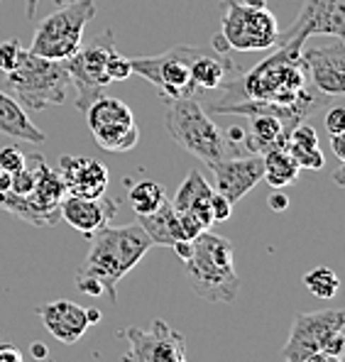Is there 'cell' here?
Here are the masks:
<instances>
[{"instance_id":"obj_1","label":"cell","mask_w":345,"mask_h":362,"mask_svg":"<svg viewBox=\"0 0 345 362\" xmlns=\"http://www.w3.org/2000/svg\"><path fill=\"white\" fill-rule=\"evenodd\" d=\"M216 90L218 93L211 100V113H223L228 105L250 98L291 108L304 120L321 110L331 98L309 83L299 45L277 47V52L262 64L250 71H242L240 76L230 78Z\"/></svg>"},{"instance_id":"obj_2","label":"cell","mask_w":345,"mask_h":362,"mask_svg":"<svg viewBox=\"0 0 345 362\" xmlns=\"http://www.w3.org/2000/svg\"><path fill=\"white\" fill-rule=\"evenodd\" d=\"M86 262L76 272L78 291L98 299H110L118 303V284L120 279L137 267L142 257L150 252L152 243L140 226H120L103 228L91 238Z\"/></svg>"},{"instance_id":"obj_3","label":"cell","mask_w":345,"mask_h":362,"mask_svg":"<svg viewBox=\"0 0 345 362\" xmlns=\"http://www.w3.org/2000/svg\"><path fill=\"white\" fill-rule=\"evenodd\" d=\"M191 257L184 262L189 289L209 303H233L240 291V276L233 264V245L218 233L204 230L194 238Z\"/></svg>"},{"instance_id":"obj_4","label":"cell","mask_w":345,"mask_h":362,"mask_svg":"<svg viewBox=\"0 0 345 362\" xmlns=\"http://www.w3.org/2000/svg\"><path fill=\"white\" fill-rule=\"evenodd\" d=\"M169 108L164 115V125L167 132L174 137L182 150L194 154L204 164L221 162L226 157H235V147L228 142L223 127L211 118L199 103L196 95H187V98H174L167 100Z\"/></svg>"},{"instance_id":"obj_5","label":"cell","mask_w":345,"mask_h":362,"mask_svg":"<svg viewBox=\"0 0 345 362\" xmlns=\"http://www.w3.org/2000/svg\"><path fill=\"white\" fill-rule=\"evenodd\" d=\"M5 90L25 110H45L62 105L69 95V74L62 62H52L20 49L18 64L5 74Z\"/></svg>"},{"instance_id":"obj_6","label":"cell","mask_w":345,"mask_h":362,"mask_svg":"<svg viewBox=\"0 0 345 362\" xmlns=\"http://www.w3.org/2000/svg\"><path fill=\"white\" fill-rule=\"evenodd\" d=\"M95 18L93 0H76L62 5L57 13L47 15L35 30L32 45L28 49L37 57L52 62H64L78 52L83 45V30Z\"/></svg>"},{"instance_id":"obj_7","label":"cell","mask_w":345,"mask_h":362,"mask_svg":"<svg viewBox=\"0 0 345 362\" xmlns=\"http://www.w3.org/2000/svg\"><path fill=\"white\" fill-rule=\"evenodd\" d=\"M345 345V311L326 308V311L299 313L294 318L289 340L284 345V362H304L314 353L343 355Z\"/></svg>"},{"instance_id":"obj_8","label":"cell","mask_w":345,"mask_h":362,"mask_svg":"<svg viewBox=\"0 0 345 362\" xmlns=\"http://www.w3.org/2000/svg\"><path fill=\"white\" fill-rule=\"evenodd\" d=\"M199 45H177L172 49L162 52L155 57H135L130 59L132 74L147 78L162 98H187V95H196L199 88L191 81L189 64L194 59Z\"/></svg>"},{"instance_id":"obj_9","label":"cell","mask_w":345,"mask_h":362,"mask_svg":"<svg viewBox=\"0 0 345 362\" xmlns=\"http://www.w3.org/2000/svg\"><path fill=\"white\" fill-rule=\"evenodd\" d=\"M113 47V30H105L98 37H93L88 45L78 47V52L74 57L62 62L69 74V83H74V88H76L78 110H86L93 100H98L103 95V88L110 86L108 76H105V59H108Z\"/></svg>"},{"instance_id":"obj_10","label":"cell","mask_w":345,"mask_h":362,"mask_svg":"<svg viewBox=\"0 0 345 362\" xmlns=\"http://www.w3.org/2000/svg\"><path fill=\"white\" fill-rule=\"evenodd\" d=\"M279 20L267 8H247L226 0L223 13V40L233 52H264L277 45Z\"/></svg>"},{"instance_id":"obj_11","label":"cell","mask_w":345,"mask_h":362,"mask_svg":"<svg viewBox=\"0 0 345 362\" xmlns=\"http://www.w3.org/2000/svg\"><path fill=\"white\" fill-rule=\"evenodd\" d=\"M86 122L95 145L105 152H130L140 140V127L135 122L130 105L120 98L100 95L86 110Z\"/></svg>"},{"instance_id":"obj_12","label":"cell","mask_w":345,"mask_h":362,"mask_svg":"<svg viewBox=\"0 0 345 362\" xmlns=\"http://www.w3.org/2000/svg\"><path fill=\"white\" fill-rule=\"evenodd\" d=\"M316 35L345 40V0H304L294 25L279 32L274 47H304V42Z\"/></svg>"},{"instance_id":"obj_13","label":"cell","mask_w":345,"mask_h":362,"mask_svg":"<svg viewBox=\"0 0 345 362\" xmlns=\"http://www.w3.org/2000/svg\"><path fill=\"white\" fill-rule=\"evenodd\" d=\"M120 338L130 343V353L120 362H184L187 360V340L179 331L169 328L164 321L152 323L150 331L137 326L118 331Z\"/></svg>"},{"instance_id":"obj_14","label":"cell","mask_w":345,"mask_h":362,"mask_svg":"<svg viewBox=\"0 0 345 362\" xmlns=\"http://www.w3.org/2000/svg\"><path fill=\"white\" fill-rule=\"evenodd\" d=\"M301 62L311 86L331 98H341L345 93V40L331 37L326 45H314L306 49L301 47Z\"/></svg>"},{"instance_id":"obj_15","label":"cell","mask_w":345,"mask_h":362,"mask_svg":"<svg viewBox=\"0 0 345 362\" xmlns=\"http://www.w3.org/2000/svg\"><path fill=\"white\" fill-rule=\"evenodd\" d=\"M211 174H214V191L221 194L223 199H228L233 206L252 191L255 186L262 181L264 164L262 154L247 152V154H235V157H226L221 162L209 164Z\"/></svg>"},{"instance_id":"obj_16","label":"cell","mask_w":345,"mask_h":362,"mask_svg":"<svg viewBox=\"0 0 345 362\" xmlns=\"http://www.w3.org/2000/svg\"><path fill=\"white\" fill-rule=\"evenodd\" d=\"M62 221L69 223L76 233H81L86 240H91L98 230L110 226L115 216H118V204L113 199H81V196L66 194L59 204Z\"/></svg>"},{"instance_id":"obj_17","label":"cell","mask_w":345,"mask_h":362,"mask_svg":"<svg viewBox=\"0 0 345 362\" xmlns=\"http://www.w3.org/2000/svg\"><path fill=\"white\" fill-rule=\"evenodd\" d=\"M59 177L66 186V194L81 196V199H98L108 189V169L98 159L88 157H59Z\"/></svg>"},{"instance_id":"obj_18","label":"cell","mask_w":345,"mask_h":362,"mask_svg":"<svg viewBox=\"0 0 345 362\" xmlns=\"http://www.w3.org/2000/svg\"><path fill=\"white\" fill-rule=\"evenodd\" d=\"M37 316L42 318V323L52 333V338H57L64 345L78 343L83 338V333L88 331L86 308L78 306L76 301L57 299L42 303V306H37Z\"/></svg>"},{"instance_id":"obj_19","label":"cell","mask_w":345,"mask_h":362,"mask_svg":"<svg viewBox=\"0 0 345 362\" xmlns=\"http://www.w3.org/2000/svg\"><path fill=\"white\" fill-rule=\"evenodd\" d=\"M3 140L25 142V145H42L47 135L30 120L28 110L8 93L0 90V147Z\"/></svg>"},{"instance_id":"obj_20","label":"cell","mask_w":345,"mask_h":362,"mask_svg":"<svg viewBox=\"0 0 345 362\" xmlns=\"http://www.w3.org/2000/svg\"><path fill=\"white\" fill-rule=\"evenodd\" d=\"M211 196H214V186L204 179V174L191 169L184 179V184L179 186L177 196H174L172 206L177 213L189 211L204 223V228L209 230L214 226V216H211Z\"/></svg>"},{"instance_id":"obj_21","label":"cell","mask_w":345,"mask_h":362,"mask_svg":"<svg viewBox=\"0 0 345 362\" xmlns=\"http://www.w3.org/2000/svg\"><path fill=\"white\" fill-rule=\"evenodd\" d=\"M137 226L147 233L152 245H159V247H172L174 243L187 240L182 230V223H179V216L174 211L172 201H164L162 206L155 213H147V216H137Z\"/></svg>"},{"instance_id":"obj_22","label":"cell","mask_w":345,"mask_h":362,"mask_svg":"<svg viewBox=\"0 0 345 362\" xmlns=\"http://www.w3.org/2000/svg\"><path fill=\"white\" fill-rule=\"evenodd\" d=\"M0 209L10 216L20 218V221L30 223L35 228H54L57 223H62V211L59 206L54 209H47V206H40L30 199V196H20L13 194V191H0Z\"/></svg>"},{"instance_id":"obj_23","label":"cell","mask_w":345,"mask_h":362,"mask_svg":"<svg viewBox=\"0 0 345 362\" xmlns=\"http://www.w3.org/2000/svg\"><path fill=\"white\" fill-rule=\"evenodd\" d=\"M28 159L32 162V167H35V186L30 191V199L40 206H47V209L59 206L62 199L66 196V186H64L59 172L52 169L42 154H30Z\"/></svg>"},{"instance_id":"obj_24","label":"cell","mask_w":345,"mask_h":362,"mask_svg":"<svg viewBox=\"0 0 345 362\" xmlns=\"http://www.w3.org/2000/svg\"><path fill=\"white\" fill-rule=\"evenodd\" d=\"M286 150L294 157V162L299 164V169L318 172V169H323V164H326L323 152L318 150L316 130L309 122H299V125L289 132V137H286Z\"/></svg>"},{"instance_id":"obj_25","label":"cell","mask_w":345,"mask_h":362,"mask_svg":"<svg viewBox=\"0 0 345 362\" xmlns=\"http://www.w3.org/2000/svg\"><path fill=\"white\" fill-rule=\"evenodd\" d=\"M245 127H247V150L264 154L272 147L286 145V127L282 125V120L272 118V115H250L245 118Z\"/></svg>"},{"instance_id":"obj_26","label":"cell","mask_w":345,"mask_h":362,"mask_svg":"<svg viewBox=\"0 0 345 362\" xmlns=\"http://www.w3.org/2000/svg\"><path fill=\"white\" fill-rule=\"evenodd\" d=\"M262 164H264V174L262 179L267 181L272 189H286L291 186L299 177V164L294 162V157L286 150V145L272 147L262 154Z\"/></svg>"},{"instance_id":"obj_27","label":"cell","mask_w":345,"mask_h":362,"mask_svg":"<svg viewBox=\"0 0 345 362\" xmlns=\"http://www.w3.org/2000/svg\"><path fill=\"white\" fill-rule=\"evenodd\" d=\"M127 201H130V209L137 213V216H147V213H155L159 206L167 201V194L164 189L157 184V181H140L130 189L127 194Z\"/></svg>"},{"instance_id":"obj_28","label":"cell","mask_w":345,"mask_h":362,"mask_svg":"<svg viewBox=\"0 0 345 362\" xmlns=\"http://www.w3.org/2000/svg\"><path fill=\"white\" fill-rule=\"evenodd\" d=\"M304 286L316 299H333L341 289V279L331 267H316L304 274Z\"/></svg>"},{"instance_id":"obj_29","label":"cell","mask_w":345,"mask_h":362,"mask_svg":"<svg viewBox=\"0 0 345 362\" xmlns=\"http://www.w3.org/2000/svg\"><path fill=\"white\" fill-rule=\"evenodd\" d=\"M105 76H108L110 83H118V81H125V78L132 76V64L127 57H123L118 52V47H113L105 59Z\"/></svg>"},{"instance_id":"obj_30","label":"cell","mask_w":345,"mask_h":362,"mask_svg":"<svg viewBox=\"0 0 345 362\" xmlns=\"http://www.w3.org/2000/svg\"><path fill=\"white\" fill-rule=\"evenodd\" d=\"M25 164H28V154L20 150V147H15V145L0 147V169H3V172L15 174V172H20Z\"/></svg>"},{"instance_id":"obj_31","label":"cell","mask_w":345,"mask_h":362,"mask_svg":"<svg viewBox=\"0 0 345 362\" xmlns=\"http://www.w3.org/2000/svg\"><path fill=\"white\" fill-rule=\"evenodd\" d=\"M32 186H35V167H32V162L28 159V164H25L20 172L13 174L10 191H13V194H20V196H30Z\"/></svg>"},{"instance_id":"obj_32","label":"cell","mask_w":345,"mask_h":362,"mask_svg":"<svg viewBox=\"0 0 345 362\" xmlns=\"http://www.w3.org/2000/svg\"><path fill=\"white\" fill-rule=\"evenodd\" d=\"M20 49H23V45H20V40H15V37L8 42H0V71L8 74L10 69L18 64Z\"/></svg>"},{"instance_id":"obj_33","label":"cell","mask_w":345,"mask_h":362,"mask_svg":"<svg viewBox=\"0 0 345 362\" xmlns=\"http://www.w3.org/2000/svg\"><path fill=\"white\" fill-rule=\"evenodd\" d=\"M323 125H326L328 135H345V108L343 105H333V108L326 113Z\"/></svg>"},{"instance_id":"obj_34","label":"cell","mask_w":345,"mask_h":362,"mask_svg":"<svg viewBox=\"0 0 345 362\" xmlns=\"http://www.w3.org/2000/svg\"><path fill=\"white\" fill-rule=\"evenodd\" d=\"M230 213H233L230 201L223 199L221 194L214 191V196H211V216H214V223H226L228 218H230Z\"/></svg>"},{"instance_id":"obj_35","label":"cell","mask_w":345,"mask_h":362,"mask_svg":"<svg viewBox=\"0 0 345 362\" xmlns=\"http://www.w3.org/2000/svg\"><path fill=\"white\" fill-rule=\"evenodd\" d=\"M267 204L274 213H282L289 209V199H286V194H282V189H274V194L267 199Z\"/></svg>"},{"instance_id":"obj_36","label":"cell","mask_w":345,"mask_h":362,"mask_svg":"<svg viewBox=\"0 0 345 362\" xmlns=\"http://www.w3.org/2000/svg\"><path fill=\"white\" fill-rule=\"evenodd\" d=\"M0 362H23V355L15 345L0 343Z\"/></svg>"},{"instance_id":"obj_37","label":"cell","mask_w":345,"mask_h":362,"mask_svg":"<svg viewBox=\"0 0 345 362\" xmlns=\"http://www.w3.org/2000/svg\"><path fill=\"white\" fill-rule=\"evenodd\" d=\"M345 135H331V147H333V154L338 157V162L345 164Z\"/></svg>"},{"instance_id":"obj_38","label":"cell","mask_w":345,"mask_h":362,"mask_svg":"<svg viewBox=\"0 0 345 362\" xmlns=\"http://www.w3.org/2000/svg\"><path fill=\"white\" fill-rule=\"evenodd\" d=\"M304 362H341V358H338V355H328V353H314Z\"/></svg>"},{"instance_id":"obj_39","label":"cell","mask_w":345,"mask_h":362,"mask_svg":"<svg viewBox=\"0 0 345 362\" xmlns=\"http://www.w3.org/2000/svg\"><path fill=\"white\" fill-rule=\"evenodd\" d=\"M47 345L45 343H32V358L35 360H47Z\"/></svg>"},{"instance_id":"obj_40","label":"cell","mask_w":345,"mask_h":362,"mask_svg":"<svg viewBox=\"0 0 345 362\" xmlns=\"http://www.w3.org/2000/svg\"><path fill=\"white\" fill-rule=\"evenodd\" d=\"M37 5H40V0H28V8H25V18H28V23H32V20H35Z\"/></svg>"},{"instance_id":"obj_41","label":"cell","mask_w":345,"mask_h":362,"mask_svg":"<svg viewBox=\"0 0 345 362\" xmlns=\"http://www.w3.org/2000/svg\"><path fill=\"white\" fill-rule=\"evenodd\" d=\"M86 318H88V326H95V323H100V311L98 308H86Z\"/></svg>"},{"instance_id":"obj_42","label":"cell","mask_w":345,"mask_h":362,"mask_svg":"<svg viewBox=\"0 0 345 362\" xmlns=\"http://www.w3.org/2000/svg\"><path fill=\"white\" fill-rule=\"evenodd\" d=\"M10 181H13V174L3 172V169H0V191H8L10 189Z\"/></svg>"},{"instance_id":"obj_43","label":"cell","mask_w":345,"mask_h":362,"mask_svg":"<svg viewBox=\"0 0 345 362\" xmlns=\"http://www.w3.org/2000/svg\"><path fill=\"white\" fill-rule=\"evenodd\" d=\"M242 5H247V8H267L264 0H242Z\"/></svg>"},{"instance_id":"obj_44","label":"cell","mask_w":345,"mask_h":362,"mask_svg":"<svg viewBox=\"0 0 345 362\" xmlns=\"http://www.w3.org/2000/svg\"><path fill=\"white\" fill-rule=\"evenodd\" d=\"M52 3H54V5H59V8H62V5H69V3H76V0H52Z\"/></svg>"},{"instance_id":"obj_45","label":"cell","mask_w":345,"mask_h":362,"mask_svg":"<svg viewBox=\"0 0 345 362\" xmlns=\"http://www.w3.org/2000/svg\"><path fill=\"white\" fill-rule=\"evenodd\" d=\"M184 362H189V360H184Z\"/></svg>"},{"instance_id":"obj_46","label":"cell","mask_w":345,"mask_h":362,"mask_svg":"<svg viewBox=\"0 0 345 362\" xmlns=\"http://www.w3.org/2000/svg\"><path fill=\"white\" fill-rule=\"evenodd\" d=\"M23 362H25V360H23Z\"/></svg>"}]
</instances>
